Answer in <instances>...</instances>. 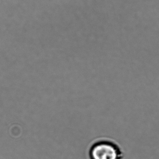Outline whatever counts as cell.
<instances>
[{"mask_svg": "<svg viewBox=\"0 0 159 159\" xmlns=\"http://www.w3.org/2000/svg\"><path fill=\"white\" fill-rule=\"evenodd\" d=\"M88 159H123L124 152L116 141L107 138H100L92 141L88 147Z\"/></svg>", "mask_w": 159, "mask_h": 159, "instance_id": "6da1fadb", "label": "cell"}]
</instances>
